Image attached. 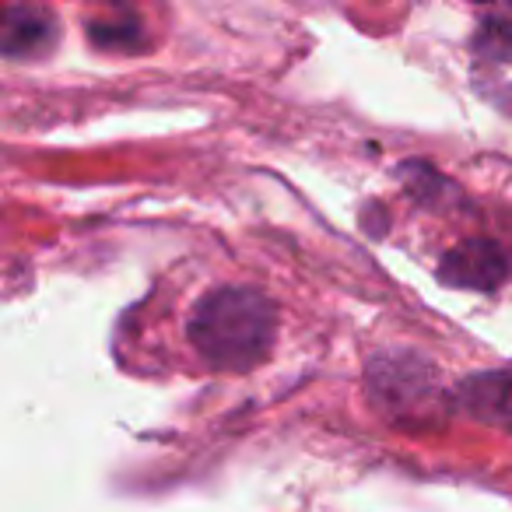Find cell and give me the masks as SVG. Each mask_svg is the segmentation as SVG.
<instances>
[{"label":"cell","instance_id":"obj_1","mask_svg":"<svg viewBox=\"0 0 512 512\" xmlns=\"http://www.w3.org/2000/svg\"><path fill=\"white\" fill-rule=\"evenodd\" d=\"M190 344L211 369L249 372L278 341V306L246 285H221L200 295L190 316Z\"/></svg>","mask_w":512,"mask_h":512},{"label":"cell","instance_id":"obj_2","mask_svg":"<svg viewBox=\"0 0 512 512\" xmlns=\"http://www.w3.org/2000/svg\"><path fill=\"white\" fill-rule=\"evenodd\" d=\"M369 386L376 404L383 407L393 418H404V414H414V407L421 404V411H428L432 404H439L442 390L435 386V376L428 369V362L414 355H393L376 358L369 365Z\"/></svg>","mask_w":512,"mask_h":512},{"label":"cell","instance_id":"obj_3","mask_svg":"<svg viewBox=\"0 0 512 512\" xmlns=\"http://www.w3.org/2000/svg\"><path fill=\"white\" fill-rule=\"evenodd\" d=\"M509 278V256L495 239H463L439 260V281L463 292H495Z\"/></svg>","mask_w":512,"mask_h":512},{"label":"cell","instance_id":"obj_4","mask_svg":"<svg viewBox=\"0 0 512 512\" xmlns=\"http://www.w3.org/2000/svg\"><path fill=\"white\" fill-rule=\"evenodd\" d=\"M456 404L481 425L512 432V365L463 379L456 390Z\"/></svg>","mask_w":512,"mask_h":512},{"label":"cell","instance_id":"obj_5","mask_svg":"<svg viewBox=\"0 0 512 512\" xmlns=\"http://www.w3.org/2000/svg\"><path fill=\"white\" fill-rule=\"evenodd\" d=\"M60 25L46 8H25V4H8L4 8V39L0 50L8 60H36L57 46Z\"/></svg>","mask_w":512,"mask_h":512},{"label":"cell","instance_id":"obj_6","mask_svg":"<svg viewBox=\"0 0 512 512\" xmlns=\"http://www.w3.org/2000/svg\"><path fill=\"white\" fill-rule=\"evenodd\" d=\"M88 39H92L99 50L137 53L144 46V22L134 11H116L113 18H102V22L88 25Z\"/></svg>","mask_w":512,"mask_h":512},{"label":"cell","instance_id":"obj_7","mask_svg":"<svg viewBox=\"0 0 512 512\" xmlns=\"http://www.w3.org/2000/svg\"><path fill=\"white\" fill-rule=\"evenodd\" d=\"M474 53L495 64H512V22L505 18H484L474 36Z\"/></svg>","mask_w":512,"mask_h":512}]
</instances>
